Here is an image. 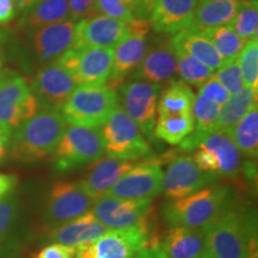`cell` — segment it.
Instances as JSON below:
<instances>
[{
	"label": "cell",
	"mask_w": 258,
	"mask_h": 258,
	"mask_svg": "<svg viewBox=\"0 0 258 258\" xmlns=\"http://www.w3.org/2000/svg\"><path fill=\"white\" fill-rule=\"evenodd\" d=\"M211 258H256V220L251 213L232 208L205 227Z\"/></svg>",
	"instance_id": "1"
},
{
	"label": "cell",
	"mask_w": 258,
	"mask_h": 258,
	"mask_svg": "<svg viewBox=\"0 0 258 258\" xmlns=\"http://www.w3.org/2000/svg\"><path fill=\"white\" fill-rule=\"evenodd\" d=\"M67 128L61 110L42 108L12 133L10 153L22 163L44 159L56 150Z\"/></svg>",
	"instance_id": "2"
},
{
	"label": "cell",
	"mask_w": 258,
	"mask_h": 258,
	"mask_svg": "<svg viewBox=\"0 0 258 258\" xmlns=\"http://www.w3.org/2000/svg\"><path fill=\"white\" fill-rule=\"evenodd\" d=\"M233 206V190L226 185L212 184L186 198L166 203L163 217L171 227H205Z\"/></svg>",
	"instance_id": "3"
},
{
	"label": "cell",
	"mask_w": 258,
	"mask_h": 258,
	"mask_svg": "<svg viewBox=\"0 0 258 258\" xmlns=\"http://www.w3.org/2000/svg\"><path fill=\"white\" fill-rule=\"evenodd\" d=\"M118 105L117 92L110 86H78L64 102L61 114L72 125L101 128Z\"/></svg>",
	"instance_id": "4"
},
{
	"label": "cell",
	"mask_w": 258,
	"mask_h": 258,
	"mask_svg": "<svg viewBox=\"0 0 258 258\" xmlns=\"http://www.w3.org/2000/svg\"><path fill=\"white\" fill-rule=\"evenodd\" d=\"M104 154L105 145L101 128L71 124L54 151V167L59 172H71L92 165Z\"/></svg>",
	"instance_id": "5"
},
{
	"label": "cell",
	"mask_w": 258,
	"mask_h": 258,
	"mask_svg": "<svg viewBox=\"0 0 258 258\" xmlns=\"http://www.w3.org/2000/svg\"><path fill=\"white\" fill-rule=\"evenodd\" d=\"M156 243L144 219L131 227L109 230L95 241L80 245L74 249V258H133L139 251Z\"/></svg>",
	"instance_id": "6"
},
{
	"label": "cell",
	"mask_w": 258,
	"mask_h": 258,
	"mask_svg": "<svg viewBox=\"0 0 258 258\" xmlns=\"http://www.w3.org/2000/svg\"><path fill=\"white\" fill-rule=\"evenodd\" d=\"M102 127L105 153L110 158L132 161L151 153L150 144L144 134L120 105L111 112Z\"/></svg>",
	"instance_id": "7"
},
{
	"label": "cell",
	"mask_w": 258,
	"mask_h": 258,
	"mask_svg": "<svg viewBox=\"0 0 258 258\" xmlns=\"http://www.w3.org/2000/svg\"><path fill=\"white\" fill-rule=\"evenodd\" d=\"M112 59L114 49L76 47L64 51L56 61L70 71L78 86L99 88L109 82Z\"/></svg>",
	"instance_id": "8"
},
{
	"label": "cell",
	"mask_w": 258,
	"mask_h": 258,
	"mask_svg": "<svg viewBox=\"0 0 258 258\" xmlns=\"http://www.w3.org/2000/svg\"><path fill=\"white\" fill-rule=\"evenodd\" d=\"M37 111V99L27 80L9 70L0 74V125L12 132Z\"/></svg>",
	"instance_id": "9"
},
{
	"label": "cell",
	"mask_w": 258,
	"mask_h": 258,
	"mask_svg": "<svg viewBox=\"0 0 258 258\" xmlns=\"http://www.w3.org/2000/svg\"><path fill=\"white\" fill-rule=\"evenodd\" d=\"M194 160L205 172L219 177H234L243 165L241 154L224 131L206 134L196 146Z\"/></svg>",
	"instance_id": "10"
},
{
	"label": "cell",
	"mask_w": 258,
	"mask_h": 258,
	"mask_svg": "<svg viewBox=\"0 0 258 258\" xmlns=\"http://www.w3.org/2000/svg\"><path fill=\"white\" fill-rule=\"evenodd\" d=\"M161 88L158 84L133 80L121 84L118 90L120 106L146 138L153 137Z\"/></svg>",
	"instance_id": "11"
},
{
	"label": "cell",
	"mask_w": 258,
	"mask_h": 258,
	"mask_svg": "<svg viewBox=\"0 0 258 258\" xmlns=\"http://www.w3.org/2000/svg\"><path fill=\"white\" fill-rule=\"evenodd\" d=\"M95 201L84 191L78 182L57 180L51 185L48 194L46 221L50 230L67 224L91 211Z\"/></svg>",
	"instance_id": "12"
},
{
	"label": "cell",
	"mask_w": 258,
	"mask_h": 258,
	"mask_svg": "<svg viewBox=\"0 0 258 258\" xmlns=\"http://www.w3.org/2000/svg\"><path fill=\"white\" fill-rule=\"evenodd\" d=\"M127 25L129 30L128 37L114 49L112 69L108 82L112 89L121 85L129 74L137 70L148 48L147 36L151 25L146 19L134 18Z\"/></svg>",
	"instance_id": "13"
},
{
	"label": "cell",
	"mask_w": 258,
	"mask_h": 258,
	"mask_svg": "<svg viewBox=\"0 0 258 258\" xmlns=\"http://www.w3.org/2000/svg\"><path fill=\"white\" fill-rule=\"evenodd\" d=\"M218 177L205 172L192 157L179 156L170 161L163 177V192L171 201L180 200L214 184Z\"/></svg>",
	"instance_id": "14"
},
{
	"label": "cell",
	"mask_w": 258,
	"mask_h": 258,
	"mask_svg": "<svg viewBox=\"0 0 258 258\" xmlns=\"http://www.w3.org/2000/svg\"><path fill=\"white\" fill-rule=\"evenodd\" d=\"M38 106L61 110L64 102L78 88L73 76L56 60L38 71L31 83Z\"/></svg>",
	"instance_id": "15"
},
{
	"label": "cell",
	"mask_w": 258,
	"mask_h": 258,
	"mask_svg": "<svg viewBox=\"0 0 258 258\" xmlns=\"http://www.w3.org/2000/svg\"><path fill=\"white\" fill-rule=\"evenodd\" d=\"M164 172L154 161L135 164L124 173L105 195L118 199H153L163 191Z\"/></svg>",
	"instance_id": "16"
},
{
	"label": "cell",
	"mask_w": 258,
	"mask_h": 258,
	"mask_svg": "<svg viewBox=\"0 0 258 258\" xmlns=\"http://www.w3.org/2000/svg\"><path fill=\"white\" fill-rule=\"evenodd\" d=\"M152 207V199L128 200L104 195L97 199L91 213L108 230L137 225L146 219Z\"/></svg>",
	"instance_id": "17"
},
{
	"label": "cell",
	"mask_w": 258,
	"mask_h": 258,
	"mask_svg": "<svg viewBox=\"0 0 258 258\" xmlns=\"http://www.w3.org/2000/svg\"><path fill=\"white\" fill-rule=\"evenodd\" d=\"M129 35L128 25L117 19L95 15L77 22L73 47L115 49Z\"/></svg>",
	"instance_id": "18"
},
{
	"label": "cell",
	"mask_w": 258,
	"mask_h": 258,
	"mask_svg": "<svg viewBox=\"0 0 258 258\" xmlns=\"http://www.w3.org/2000/svg\"><path fill=\"white\" fill-rule=\"evenodd\" d=\"M176 53L171 41L166 40L146 51L143 61L135 70L133 79L163 86L176 80Z\"/></svg>",
	"instance_id": "19"
},
{
	"label": "cell",
	"mask_w": 258,
	"mask_h": 258,
	"mask_svg": "<svg viewBox=\"0 0 258 258\" xmlns=\"http://www.w3.org/2000/svg\"><path fill=\"white\" fill-rule=\"evenodd\" d=\"M198 0H156L150 12V25L161 34H177L191 28Z\"/></svg>",
	"instance_id": "20"
},
{
	"label": "cell",
	"mask_w": 258,
	"mask_h": 258,
	"mask_svg": "<svg viewBox=\"0 0 258 258\" xmlns=\"http://www.w3.org/2000/svg\"><path fill=\"white\" fill-rule=\"evenodd\" d=\"M76 22L67 21L54 23L34 31L32 47L37 59L42 62L54 61L73 47Z\"/></svg>",
	"instance_id": "21"
},
{
	"label": "cell",
	"mask_w": 258,
	"mask_h": 258,
	"mask_svg": "<svg viewBox=\"0 0 258 258\" xmlns=\"http://www.w3.org/2000/svg\"><path fill=\"white\" fill-rule=\"evenodd\" d=\"M159 245L167 258H202L207 252L203 227H171Z\"/></svg>",
	"instance_id": "22"
},
{
	"label": "cell",
	"mask_w": 258,
	"mask_h": 258,
	"mask_svg": "<svg viewBox=\"0 0 258 258\" xmlns=\"http://www.w3.org/2000/svg\"><path fill=\"white\" fill-rule=\"evenodd\" d=\"M134 165L135 164L132 161L109 157L93 163L88 175L78 183L84 191L93 200H97L104 196L108 190Z\"/></svg>",
	"instance_id": "23"
},
{
	"label": "cell",
	"mask_w": 258,
	"mask_h": 258,
	"mask_svg": "<svg viewBox=\"0 0 258 258\" xmlns=\"http://www.w3.org/2000/svg\"><path fill=\"white\" fill-rule=\"evenodd\" d=\"M108 231V228L97 220L95 215L90 211L67 224L51 228L49 240L51 243L62 244L77 249L80 245L98 239L101 235Z\"/></svg>",
	"instance_id": "24"
},
{
	"label": "cell",
	"mask_w": 258,
	"mask_h": 258,
	"mask_svg": "<svg viewBox=\"0 0 258 258\" xmlns=\"http://www.w3.org/2000/svg\"><path fill=\"white\" fill-rule=\"evenodd\" d=\"M170 41L173 49L188 54L213 71L224 66V61L221 60L211 40L201 31L191 28L185 29L175 34Z\"/></svg>",
	"instance_id": "25"
},
{
	"label": "cell",
	"mask_w": 258,
	"mask_h": 258,
	"mask_svg": "<svg viewBox=\"0 0 258 258\" xmlns=\"http://www.w3.org/2000/svg\"><path fill=\"white\" fill-rule=\"evenodd\" d=\"M243 4V0H198L191 29L203 32L230 24Z\"/></svg>",
	"instance_id": "26"
},
{
	"label": "cell",
	"mask_w": 258,
	"mask_h": 258,
	"mask_svg": "<svg viewBox=\"0 0 258 258\" xmlns=\"http://www.w3.org/2000/svg\"><path fill=\"white\" fill-rule=\"evenodd\" d=\"M195 92L182 80H173L159 96L158 117H192Z\"/></svg>",
	"instance_id": "27"
},
{
	"label": "cell",
	"mask_w": 258,
	"mask_h": 258,
	"mask_svg": "<svg viewBox=\"0 0 258 258\" xmlns=\"http://www.w3.org/2000/svg\"><path fill=\"white\" fill-rule=\"evenodd\" d=\"M69 18V0H41L22 12L19 27L35 31Z\"/></svg>",
	"instance_id": "28"
},
{
	"label": "cell",
	"mask_w": 258,
	"mask_h": 258,
	"mask_svg": "<svg viewBox=\"0 0 258 258\" xmlns=\"http://www.w3.org/2000/svg\"><path fill=\"white\" fill-rule=\"evenodd\" d=\"M257 104V90L244 88L240 92L231 95L219 111L214 131H227L238 123L251 108Z\"/></svg>",
	"instance_id": "29"
},
{
	"label": "cell",
	"mask_w": 258,
	"mask_h": 258,
	"mask_svg": "<svg viewBox=\"0 0 258 258\" xmlns=\"http://www.w3.org/2000/svg\"><path fill=\"white\" fill-rule=\"evenodd\" d=\"M232 139L241 156L250 158L258 154V108L257 104L233 127L224 131Z\"/></svg>",
	"instance_id": "30"
},
{
	"label": "cell",
	"mask_w": 258,
	"mask_h": 258,
	"mask_svg": "<svg viewBox=\"0 0 258 258\" xmlns=\"http://www.w3.org/2000/svg\"><path fill=\"white\" fill-rule=\"evenodd\" d=\"M202 34H205L211 40L221 60L224 61V64L237 60L245 44V42L238 36L230 24L209 29L203 31Z\"/></svg>",
	"instance_id": "31"
},
{
	"label": "cell",
	"mask_w": 258,
	"mask_h": 258,
	"mask_svg": "<svg viewBox=\"0 0 258 258\" xmlns=\"http://www.w3.org/2000/svg\"><path fill=\"white\" fill-rule=\"evenodd\" d=\"M192 131V117H158L153 135L170 145H179Z\"/></svg>",
	"instance_id": "32"
},
{
	"label": "cell",
	"mask_w": 258,
	"mask_h": 258,
	"mask_svg": "<svg viewBox=\"0 0 258 258\" xmlns=\"http://www.w3.org/2000/svg\"><path fill=\"white\" fill-rule=\"evenodd\" d=\"M175 53L177 57V73L186 85L200 88L214 74V71L212 69L189 56L188 54L176 49Z\"/></svg>",
	"instance_id": "33"
},
{
	"label": "cell",
	"mask_w": 258,
	"mask_h": 258,
	"mask_svg": "<svg viewBox=\"0 0 258 258\" xmlns=\"http://www.w3.org/2000/svg\"><path fill=\"white\" fill-rule=\"evenodd\" d=\"M237 63L245 88L258 90V37L245 42Z\"/></svg>",
	"instance_id": "34"
},
{
	"label": "cell",
	"mask_w": 258,
	"mask_h": 258,
	"mask_svg": "<svg viewBox=\"0 0 258 258\" xmlns=\"http://www.w3.org/2000/svg\"><path fill=\"white\" fill-rule=\"evenodd\" d=\"M230 25L244 42L257 37L258 31V2L244 4L232 19Z\"/></svg>",
	"instance_id": "35"
},
{
	"label": "cell",
	"mask_w": 258,
	"mask_h": 258,
	"mask_svg": "<svg viewBox=\"0 0 258 258\" xmlns=\"http://www.w3.org/2000/svg\"><path fill=\"white\" fill-rule=\"evenodd\" d=\"M213 76L220 82L221 85L227 90L230 95H235V93L240 92L245 88L237 60L224 64V66L217 70V72Z\"/></svg>",
	"instance_id": "36"
},
{
	"label": "cell",
	"mask_w": 258,
	"mask_h": 258,
	"mask_svg": "<svg viewBox=\"0 0 258 258\" xmlns=\"http://www.w3.org/2000/svg\"><path fill=\"white\" fill-rule=\"evenodd\" d=\"M102 15L129 23L135 18L123 0H95V15Z\"/></svg>",
	"instance_id": "37"
},
{
	"label": "cell",
	"mask_w": 258,
	"mask_h": 258,
	"mask_svg": "<svg viewBox=\"0 0 258 258\" xmlns=\"http://www.w3.org/2000/svg\"><path fill=\"white\" fill-rule=\"evenodd\" d=\"M18 214V202L14 196L0 199V243L9 234Z\"/></svg>",
	"instance_id": "38"
},
{
	"label": "cell",
	"mask_w": 258,
	"mask_h": 258,
	"mask_svg": "<svg viewBox=\"0 0 258 258\" xmlns=\"http://www.w3.org/2000/svg\"><path fill=\"white\" fill-rule=\"evenodd\" d=\"M199 93L205 97V98H207L208 101L215 103V104L220 106L224 104V103L228 99V97L231 96L230 93L227 92V90L221 85L220 82H219L214 76H212L202 86H200Z\"/></svg>",
	"instance_id": "39"
},
{
	"label": "cell",
	"mask_w": 258,
	"mask_h": 258,
	"mask_svg": "<svg viewBox=\"0 0 258 258\" xmlns=\"http://www.w3.org/2000/svg\"><path fill=\"white\" fill-rule=\"evenodd\" d=\"M69 6L71 21L76 23L95 16V0H69Z\"/></svg>",
	"instance_id": "40"
},
{
	"label": "cell",
	"mask_w": 258,
	"mask_h": 258,
	"mask_svg": "<svg viewBox=\"0 0 258 258\" xmlns=\"http://www.w3.org/2000/svg\"><path fill=\"white\" fill-rule=\"evenodd\" d=\"M76 250L66 245L53 243L43 247L36 258H74Z\"/></svg>",
	"instance_id": "41"
},
{
	"label": "cell",
	"mask_w": 258,
	"mask_h": 258,
	"mask_svg": "<svg viewBox=\"0 0 258 258\" xmlns=\"http://www.w3.org/2000/svg\"><path fill=\"white\" fill-rule=\"evenodd\" d=\"M17 14L15 0H0V25L8 24Z\"/></svg>",
	"instance_id": "42"
},
{
	"label": "cell",
	"mask_w": 258,
	"mask_h": 258,
	"mask_svg": "<svg viewBox=\"0 0 258 258\" xmlns=\"http://www.w3.org/2000/svg\"><path fill=\"white\" fill-rule=\"evenodd\" d=\"M123 2L128 6V9L131 10V12L135 18L146 19L148 17L145 0H123Z\"/></svg>",
	"instance_id": "43"
},
{
	"label": "cell",
	"mask_w": 258,
	"mask_h": 258,
	"mask_svg": "<svg viewBox=\"0 0 258 258\" xmlns=\"http://www.w3.org/2000/svg\"><path fill=\"white\" fill-rule=\"evenodd\" d=\"M17 184V177L14 175L0 173V199L5 198Z\"/></svg>",
	"instance_id": "44"
},
{
	"label": "cell",
	"mask_w": 258,
	"mask_h": 258,
	"mask_svg": "<svg viewBox=\"0 0 258 258\" xmlns=\"http://www.w3.org/2000/svg\"><path fill=\"white\" fill-rule=\"evenodd\" d=\"M133 258H167L164 251L161 250L159 243L152 244L150 246L145 247L135 254Z\"/></svg>",
	"instance_id": "45"
},
{
	"label": "cell",
	"mask_w": 258,
	"mask_h": 258,
	"mask_svg": "<svg viewBox=\"0 0 258 258\" xmlns=\"http://www.w3.org/2000/svg\"><path fill=\"white\" fill-rule=\"evenodd\" d=\"M12 132L8 131V129L3 128L0 125V164L5 159L6 154L9 152L10 148V141H11Z\"/></svg>",
	"instance_id": "46"
},
{
	"label": "cell",
	"mask_w": 258,
	"mask_h": 258,
	"mask_svg": "<svg viewBox=\"0 0 258 258\" xmlns=\"http://www.w3.org/2000/svg\"><path fill=\"white\" fill-rule=\"evenodd\" d=\"M38 2H41V0H15L16 9H17V12H23Z\"/></svg>",
	"instance_id": "47"
},
{
	"label": "cell",
	"mask_w": 258,
	"mask_h": 258,
	"mask_svg": "<svg viewBox=\"0 0 258 258\" xmlns=\"http://www.w3.org/2000/svg\"><path fill=\"white\" fill-rule=\"evenodd\" d=\"M4 38H5L4 31H3V30H0V44L3 43V41H4ZM3 64H4V59H3V54H2V51H0V74H2Z\"/></svg>",
	"instance_id": "48"
},
{
	"label": "cell",
	"mask_w": 258,
	"mask_h": 258,
	"mask_svg": "<svg viewBox=\"0 0 258 258\" xmlns=\"http://www.w3.org/2000/svg\"><path fill=\"white\" fill-rule=\"evenodd\" d=\"M154 2H156V0H145V4H146V9H147L148 15H150L151 10H152V8H153Z\"/></svg>",
	"instance_id": "49"
},
{
	"label": "cell",
	"mask_w": 258,
	"mask_h": 258,
	"mask_svg": "<svg viewBox=\"0 0 258 258\" xmlns=\"http://www.w3.org/2000/svg\"><path fill=\"white\" fill-rule=\"evenodd\" d=\"M243 2H247V3H253V2H258V0H243Z\"/></svg>",
	"instance_id": "50"
},
{
	"label": "cell",
	"mask_w": 258,
	"mask_h": 258,
	"mask_svg": "<svg viewBox=\"0 0 258 258\" xmlns=\"http://www.w3.org/2000/svg\"><path fill=\"white\" fill-rule=\"evenodd\" d=\"M202 258H211V257H209V256H208V254H207V253H206V254H205V256H203Z\"/></svg>",
	"instance_id": "51"
}]
</instances>
